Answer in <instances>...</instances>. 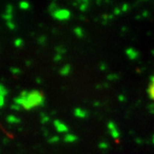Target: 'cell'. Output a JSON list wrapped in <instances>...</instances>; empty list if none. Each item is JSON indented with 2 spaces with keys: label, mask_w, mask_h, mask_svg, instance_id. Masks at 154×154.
<instances>
[{
  "label": "cell",
  "mask_w": 154,
  "mask_h": 154,
  "mask_svg": "<svg viewBox=\"0 0 154 154\" xmlns=\"http://www.w3.org/2000/svg\"><path fill=\"white\" fill-rule=\"evenodd\" d=\"M6 24H7V27H8L9 30H15V28H16V24H15V23H13L12 20L7 21Z\"/></svg>",
  "instance_id": "obj_10"
},
{
  "label": "cell",
  "mask_w": 154,
  "mask_h": 154,
  "mask_svg": "<svg viewBox=\"0 0 154 154\" xmlns=\"http://www.w3.org/2000/svg\"><path fill=\"white\" fill-rule=\"evenodd\" d=\"M48 117H43V118H42V120H41V122L44 124V123L48 122Z\"/></svg>",
  "instance_id": "obj_17"
},
{
  "label": "cell",
  "mask_w": 154,
  "mask_h": 154,
  "mask_svg": "<svg viewBox=\"0 0 154 154\" xmlns=\"http://www.w3.org/2000/svg\"><path fill=\"white\" fill-rule=\"evenodd\" d=\"M19 7H20V9H23V10H27V9H29V8H30V4H29L28 2H26V1H21V2L19 4Z\"/></svg>",
  "instance_id": "obj_6"
},
{
  "label": "cell",
  "mask_w": 154,
  "mask_h": 154,
  "mask_svg": "<svg viewBox=\"0 0 154 154\" xmlns=\"http://www.w3.org/2000/svg\"><path fill=\"white\" fill-rule=\"evenodd\" d=\"M20 106H19V105H17V104H11V106H10V109H13V111H20Z\"/></svg>",
  "instance_id": "obj_13"
},
{
  "label": "cell",
  "mask_w": 154,
  "mask_h": 154,
  "mask_svg": "<svg viewBox=\"0 0 154 154\" xmlns=\"http://www.w3.org/2000/svg\"><path fill=\"white\" fill-rule=\"evenodd\" d=\"M2 19H4L6 21L12 20V19H13V14H12V13H7V12H5L4 14H2Z\"/></svg>",
  "instance_id": "obj_7"
},
{
  "label": "cell",
  "mask_w": 154,
  "mask_h": 154,
  "mask_svg": "<svg viewBox=\"0 0 154 154\" xmlns=\"http://www.w3.org/2000/svg\"><path fill=\"white\" fill-rule=\"evenodd\" d=\"M8 88L5 86V85H3L2 84H0V96H3V97H6V96H8Z\"/></svg>",
  "instance_id": "obj_5"
},
{
  "label": "cell",
  "mask_w": 154,
  "mask_h": 154,
  "mask_svg": "<svg viewBox=\"0 0 154 154\" xmlns=\"http://www.w3.org/2000/svg\"><path fill=\"white\" fill-rule=\"evenodd\" d=\"M58 140H59V138L57 137H52V138L49 139V142L50 143H53V142H57Z\"/></svg>",
  "instance_id": "obj_15"
},
{
  "label": "cell",
  "mask_w": 154,
  "mask_h": 154,
  "mask_svg": "<svg viewBox=\"0 0 154 154\" xmlns=\"http://www.w3.org/2000/svg\"><path fill=\"white\" fill-rule=\"evenodd\" d=\"M6 12L7 13H12L13 12V6L11 4H8L6 7Z\"/></svg>",
  "instance_id": "obj_12"
},
{
  "label": "cell",
  "mask_w": 154,
  "mask_h": 154,
  "mask_svg": "<svg viewBox=\"0 0 154 154\" xmlns=\"http://www.w3.org/2000/svg\"><path fill=\"white\" fill-rule=\"evenodd\" d=\"M53 17L59 20H64L70 17V12L66 9H57L52 13Z\"/></svg>",
  "instance_id": "obj_2"
},
{
  "label": "cell",
  "mask_w": 154,
  "mask_h": 154,
  "mask_svg": "<svg viewBox=\"0 0 154 154\" xmlns=\"http://www.w3.org/2000/svg\"><path fill=\"white\" fill-rule=\"evenodd\" d=\"M26 64H27V66H29V65L31 64V62H30V61H27V62H26Z\"/></svg>",
  "instance_id": "obj_18"
},
{
  "label": "cell",
  "mask_w": 154,
  "mask_h": 154,
  "mask_svg": "<svg viewBox=\"0 0 154 154\" xmlns=\"http://www.w3.org/2000/svg\"><path fill=\"white\" fill-rule=\"evenodd\" d=\"M54 125L56 126L57 130L59 132H65V131H67V127L65 126V125L61 124L60 121L56 120V121H54Z\"/></svg>",
  "instance_id": "obj_4"
},
{
  "label": "cell",
  "mask_w": 154,
  "mask_h": 154,
  "mask_svg": "<svg viewBox=\"0 0 154 154\" xmlns=\"http://www.w3.org/2000/svg\"><path fill=\"white\" fill-rule=\"evenodd\" d=\"M149 95L154 100V77L152 78V82H151V85H150V87H149Z\"/></svg>",
  "instance_id": "obj_11"
},
{
  "label": "cell",
  "mask_w": 154,
  "mask_h": 154,
  "mask_svg": "<svg viewBox=\"0 0 154 154\" xmlns=\"http://www.w3.org/2000/svg\"><path fill=\"white\" fill-rule=\"evenodd\" d=\"M8 143H9V139L8 137H4L3 138V144L7 145V144H8Z\"/></svg>",
  "instance_id": "obj_16"
},
{
  "label": "cell",
  "mask_w": 154,
  "mask_h": 154,
  "mask_svg": "<svg viewBox=\"0 0 154 154\" xmlns=\"http://www.w3.org/2000/svg\"><path fill=\"white\" fill-rule=\"evenodd\" d=\"M5 106V97L0 96V108Z\"/></svg>",
  "instance_id": "obj_14"
},
{
  "label": "cell",
  "mask_w": 154,
  "mask_h": 154,
  "mask_svg": "<svg viewBox=\"0 0 154 154\" xmlns=\"http://www.w3.org/2000/svg\"><path fill=\"white\" fill-rule=\"evenodd\" d=\"M13 102L14 104H17L29 111L35 107L43 106L45 103V97L38 90H32L29 92L26 98H23L19 96L14 98Z\"/></svg>",
  "instance_id": "obj_1"
},
{
  "label": "cell",
  "mask_w": 154,
  "mask_h": 154,
  "mask_svg": "<svg viewBox=\"0 0 154 154\" xmlns=\"http://www.w3.org/2000/svg\"><path fill=\"white\" fill-rule=\"evenodd\" d=\"M9 71H10V72H11L13 75H19V74H20V72H21L20 69L18 68V67H10Z\"/></svg>",
  "instance_id": "obj_9"
},
{
  "label": "cell",
  "mask_w": 154,
  "mask_h": 154,
  "mask_svg": "<svg viewBox=\"0 0 154 154\" xmlns=\"http://www.w3.org/2000/svg\"><path fill=\"white\" fill-rule=\"evenodd\" d=\"M14 46L16 48H21L23 46V40L21 38H16L14 40Z\"/></svg>",
  "instance_id": "obj_8"
},
{
  "label": "cell",
  "mask_w": 154,
  "mask_h": 154,
  "mask_svg": "<svg viewBox=\"0 0 154 154\" xmlns=\"http://www.w3.org/2000/svg\"><path fill=\"white\" fill-rule=\"evenodd\" d=\"M7 122L8 124H10V125H17V124H20V119L18 118L15 115L10 114V115H8L7 116Z\"/></svg>",
  "instance_id": "obj_3"
}]
</instances>
